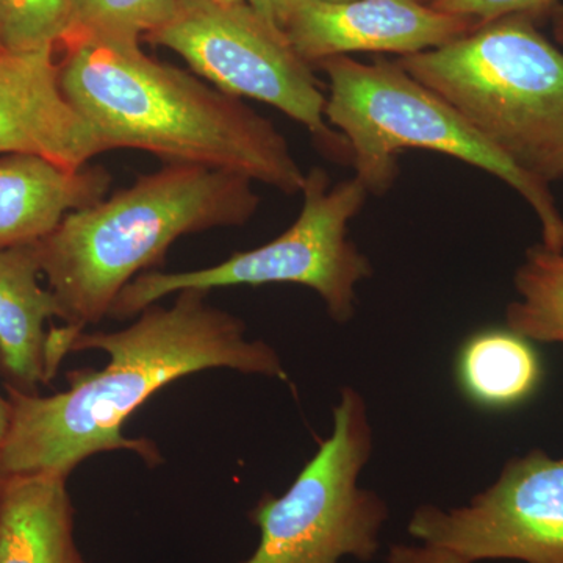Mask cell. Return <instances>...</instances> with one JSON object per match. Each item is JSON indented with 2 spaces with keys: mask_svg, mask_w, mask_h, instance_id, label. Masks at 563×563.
<instances>
[{
  "mask_svg": "<svg viewBox=\"0 0 563 563\" xmlns=\"http://www.w3.org/2000/svg\"><path fill=\"white\" fill-rule=\"evenodd\" d=\"M11 417V406L9 398H3L0 395V451H2L3 443H5L7 433H9Z\"/></svg>",
  "mask_w": 563,
  "mask_h": 563,
  "instance_id": "obj_22",
  "label": "cell"
},
{
  "mask_svg": "<svg viewBox=\"0 0 563 563\" xmlns=\"http://www.w3.org/2000/svg\"><path fill=\"white\" fill-rule=\"evenodd\" d=\"M111 174L102 166L69 172L32 155L0 157V250L40 242L70 211L106 198Z\"/></svg>",
  "mask_w": 563,
  "mask_h": 563,
  "instance_id": "obj_12",
  "label": "cell"
},
{
  "mask_svg": "<svg viewBox=\"0 0 563 563\" xmlns=\"http://www.w3.org/2000/svg\"><path fill=\"white\" fill-rule=\"evenodd\" d=\"M387 563H468L454 551L435 544H393Z\"/></svg>",
  "mask_w": 563,
  "mask_h": 563,
  "instance_id": "obj_20",
  "label": "cell"
},
{
  "mask_svg": "<svg viewBox=\"0 0 563 563\" xmlns=\"http://www.w3.org/2000/svg\"><path fill=\"white\" fill-rule=\"evenodd\" d=\"M246 2L266 21L284 31L285 24L299 0H246Z\"/></svg>",
  "mask_w": 563,
  "mask_h": 563,
  "instance_id": "obj_21",
  "label": "cell"
},
{
  "mask_svg": "<svg viewBox=\"0 0 563 563\" xmlns=\"http://www.w3.org/2000/svg\"><path fill=\"white\" fill-rule=\"evenodd\" d=\"M558 3V0H433L431 7L484 24L510 14H529L539 20L540 14L551 13Z\"/></svg>",
  "mask_w": 563,
  "mask_h": 563,
  "instance_id": "obj_19",
  "label": "cell"
},
{
  "mask_svg": "<svg viewBox=\"0 0 563 563\" xmlns=\"http://www.w3.org/2000/svg\"><path fill=\"white\" fill-rule=\"evenodd\" d=\"M421 2L429 3V5H431V3L433 2V0H421Z\"/></svg>",
  "mask_w": 563,
  "mask_h": 563,
  "instance_id": "obj_26",
  "label": "cell"
},
{
  "mask_svg": "<svg viewBox=\"0 0 563 563\" xmlns=\"http://www.w3.org/2000/svg\"><path fill=\"white\" fill-rule=\"evenodd\" d=\"M217 2H221V3H239V2H244V0H217Z\"/></svg>",
  "mask_w": 563,
  "mask_h": 563,
  "instance_id": "obj_24",
  "label": "cell"
},
{
  "mask_svg": "<svg viewBox=\"0 0 563 563\" xmlns=\"http://www.w3.org/2000/svg\"><path fill=\"white\" fill-rule=\"evenodd\" d=\"M518 299L506 309V328L531 342L563 344V251L529 247L514 276Z\"/></svg>",
  "mask_w": 563,
  "mask_h": 563,
  "instance_id": "obj_16",
  "label": "cell"
},
{
  "mask_svg": "<svg viewBox=\"0 0 563 563\" xmlns=\"http://www.w3.org/2000/svg\"><path fill=\"white\" fill-rule=\"evenodd\" d=\"M68 477H0V563H87L74 537Z\"/></svg>",
  "mask_w": 563,
  "mask_h": 563,
  "instance_id": "obj_14",
  "label": "cell"
},
{
  "mask_svg": "<svg viewBox=\"0 0 563 563\" xmlns=\"http://www.w3.org/2000/svg\"><path fill=\"white\" fill-rule=\"evenodd\" d=\"M332 433L282 496L265 495L251 510L261 531L257 550L243 563L369 562L379 553L390 517L387 503L358 477L373 453L368 407L352 387L333 407Z\"/></svg>",
  "mask_w": 563,
  "mask_h": 563,
  "instance_id": "obj_7",
  "label": "cell"
},
{
  "mask_svg": "<svg viewBox=\"0 0 563 563\" xmlns=\"http://www.w3.org/2000/svg\"><path fill=\"white\" fill-rule=\"evenodd\" d=\"M70 0H0V49H55L73 33Z\"/></svg>",
  "mask_w": 563,
  "mask_h": 563,
  "instance_id": "obj_17",
  "label": "cell"
},
{
  "mask_svg": "<svg viewBox=\"0 0 563 563\" xmlns=\"http://www.w3.org/2000/svg\"><path fill=\"white\" fill-rule=\"evenodd\" d=\"M60 84L103 151L136 150L166 165L240 174L301 192L302 172L284 133L240 98L150 57L139 41L77 36L65 44Z\"/></svg>",
  "mask_w": 563,
  "mask_h": 563,
  "instance_id": "obj_2",
  "label": "cell"
},
{
  "mask_svg": "<svg viewBox=\"0 0 563 563\" xmlns=\"http://www.w3.org/2000/svg\"><path fill=\"white\" fill-rule=\"evenodd\" d=\"M41 276L36 243L0 250V369L11 387L25 393L51 380L46 322L62 317Z\"/></svg>",
  "mask_w": 563,
  "mask_h": 563,
  "instance_id": "obj_13",
  "label": "cell"
},
{
  "mask_svg": "<svg viewBox=\"0 0 563 563\" xmlns=\"http://www.w3.org/2000/svg\"><path fill=\"white\" fill-rule=\"evenodd\" d=\"M144 38L179 54L218 90L287 114L328 157L351 163L350 144L325 120V95L312 66L250 3L169 0L168 13Z\"/></svg>",
  "mask_w": 563,
  "mask_h": 563,
  "instance_id": "obj_8",
  "label": "cell"
},
{
  "mask_svg": "<svg viewBox=\"0 0 563 563\" xmlns=\"http://www.w3.org/2000/svg\"><path fill=\"white\" fill-rule=\"evenodd\" d=\"M536 21L510 14L484 22L398 63L507 161L550 185L563 179V49Z\"/></svg>",
  "mask_w": 563,
  "mask_h": 563,
  "instance_id": "obj_4",
  "label": "cell"
},
{
  "mask_svg": "<svg viewBox=\"0 0 563 563\" xmlns=\"http://www.w3.org/2000/svg\"><path fill=\"white\" fill-rule=\"evenodd\" d=\"M70 2H73L74 25L69 40L77 36H109V38L139 41L141 36L161 24L169 7V0H70Z\"/></svg>",
  "mask_w": 563,
  "mask_h": 563,
  "instance_id": "obj_18",
  "label": "cell"
},
{
  "mask_svg": "<svg viewBox=\"0 0 563 563\" xmlns=\"http://www.w3.org/2000/svg\"><path fill=\"white\" fill-rule=\"evenodd\" d=\"M324 2H350V0H324Z\"/></svg>",
  "mask_w": 563,
  "mask_h": 563,
  "instance_id": "obj_25",
  "label": "cell"
},
{
  "mask_svg": "<svg viewBox=\"0 0 563 563\" xmlns=\"http://www.w3.org/2000/svg\"><path fill=\"white\" fill-rule=\"evenodd\" d=\"M209 291L185 290L169 307L152 303L117 332L84 331L70 352L103 351L102 369L68 373L69 387L51 396L7 387L10 428L0 451V477H68L91 455L131 451L147 465L162 455L152 440L129 439L122 426L154 393L190 374L228 368L287 383L277 351L247 340L246 324L210 306Z\"/></svg>",
  "mask_w": 563,
  "mask_h": 563,
  "instance_id": "obj_1",
  "label": "cell"
},
{
  "mask_svg": "<svg viewBox=\"0 0 563 563\" xmlns=\"http://www.w3.org/2000/svg\"><path fill=\"white\" fill-rule=\"evenodd\" d=\"M54 54L0 49V157L32 155L79 172L106 151L63 92Z\"/></svg>",
  "mask_w": 563,
  "mask_h": 563,
  "instance_id": "obj_11",
  "label": "cell"
},
{
  "mask_svg": "<svg viewBox=\"0 0 563 563\" xmlns=\"http://www.w3.org/2000/svg\"><path fill=\"white\" fill-rule=\"evenodd\" d=\"M407 531L468 563H563V457L532 450L510 459L498 479L466 506L422 504Z\"/></svg>",
  "mask_w": 563,
  "mask_h": 563,
  "instance_id": "obj_9",
  "label": "cell"
},
{
  "mask_svg": "<svg viewBox=\"0 0 563 563\" xmlns=\"http://www.w3.org/2000/svg\"><path fill=\"white\" fill-rule=\"evenodd\" d=\"M477 25L421 0H299L284 33L303 62L318 66L357 52L420 54L453 43Z\"/></svg>",
  "mask_w": 563,
  "mask_h": 563,
  "instance_id": "obj_10",
  "label": "cell"
},
{
  "mask_svg": "<svg viewBox=\"0 0 563 563\" xmlns=\"http://www.w3.org/2000/svg\"><path fill=\"white\" fill-rule=\"evenodd\" d=\"M301 195V213L273 242L235 252L209 268L140 274L122 288L109 317L135 318L152 303L185 290L296 284L317 291L329 317L346 324L357 306L355 288L373 274L368 257L347 235L369 192L355 177L332 185L328 173L317 166L306 174Z\"/></svg>",
  "mask_w": 563,
  "mask_h": 563,
  "instance_id": "obj_6",
  "label": "cell"
},
{
  "mask_svg": "<svg viewBox=\"0 0 563 563\" xmlns=\"http://www.w3.org/2000/svg\"><path fill=\"white\" fill-rule=\"evenodd\" d=\"M462 395L484 410H510L531 401L544 379L542 357L531 340L509 328L470 335L455 355Z\"/></svg>",
  "mask_w": 563,
  "mask_h": 563,
  "instance_id": "obj_15",
  "label": "cell"
},
{
  "mask_svg": "<svg viewBox=\"0 0 563 563\" xmlns=\"http://www.w3.org/2000/svg\"><path fill=\"white\" fill-rule=\"evenodd\" d=\"M318 68L329 79L325 120L350 144L354 177L369 195L390 190L398 177L401 152H437L509 185L536 213L543 246L563 251V217L550 185L507 161L398 60L362 63L343 55L321 62Z\"/></svg>",
  "mask_w": 563,
  "mask_h": 563,
  "instance_id": "obj_5",
  "label": "cell"
},
{
  "mask_svg": "<svg viewBox=\"0 0 563 563\" xmlns=\"http://www.w3.org/2000/svg\"><path fill=\"white\" fill-rule=\"evenodd\" d=\"M261 202L254 181L240 174L166 165L109 199L66 214L36 242L43 276L65 322L47 335L49 368L58 372L74 339L109 317L122 288L158 265L180 236L240 228Z\"/></svg>",
  "mask_w": 563,
  "mask_h": 563,
  "instance_id": "obj_3",
  "label": "cell"
},
{
  "mask_svg": "<svg viewBox=\"0 0 563 563\" xmlns=\"http://www.w3.org/2000/svg\"><path fill=\"white\" fill-rule=\"evenodd\" d=\"M551 22H553V35L555 44L563 49V3H558L553 10H551Z\"/></svg>",
  "mask_w": 563,
  "mask_h": 563,
  "instance_id": "obj_23",
  "label": "cell"
}]
</instances>
